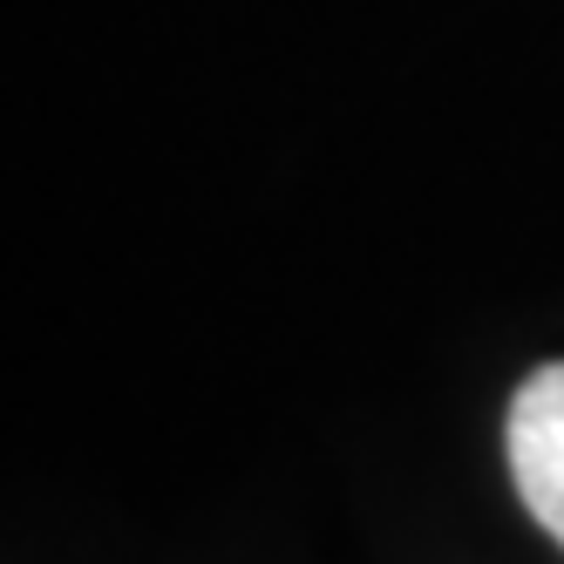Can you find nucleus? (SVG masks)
<instances>
[{"instance_id":"1","label":"nucleus","mask_w":564,"mask_h":564,"mask_svg":"<svg viewBox=\"0 0 564 564\" xmlns=\"http://www.w3.org/2000/svg\"><path fill=\"white\" fill-rule=\"evenodd\" d=\"M510 476L523 510L564 544V360L538 368L510 401Z\"/></svg>"}]
</instances>
